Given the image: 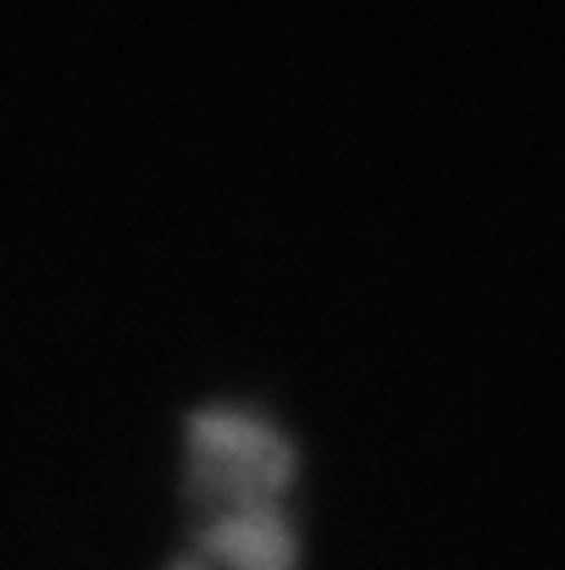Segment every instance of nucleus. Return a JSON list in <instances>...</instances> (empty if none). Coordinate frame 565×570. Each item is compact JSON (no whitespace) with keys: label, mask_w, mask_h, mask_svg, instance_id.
Segmentation results:
<instances>
[{"label":"nucleus","mask_w":565,"mask_h":570,"mask_svg":"<svg viewBox=\"0 0 565 570\" xmlns=\"http://www.w3.org/2000/svg\"><path fill=\"white\" fill-rule=\"evenodd\" d=\"M173 570H294V527L283 504L211 510Z\"/></svg>","instance_id":"obj_2"},{"label":"nucleus","mask_w":565,"mask_h":570,"mask_svg":"<svg viewBox=\"0 0 565 570\" xmlns=\"http://www.w3.org/2000/svg\"><path fill=\"white\" fill-rule=\"evenodd\" d=\"M294 476V449L250 410H205L188 432V482L194 504L211 510H255L283 504Z\"/></svg>","instance_id":"obj_1"}]
</instances>
